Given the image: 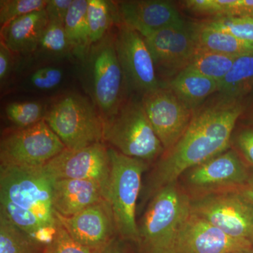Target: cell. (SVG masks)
I'll list each match as a JSON object with an SVG mask.
<instances>
[{"mask_svg":"<svg viewBox=\"0 0 253 253\" xmlns=\"http://www.w3.org/2000/svg\"><path fill=\"white\" fill-rule=\"evenodd\" d=\"M81 63L84 89L104 121L117 112L125 100L124 76L114 33L111 31L91 44Z\"/></svg>","mask_w":253,"mask_h":253,"instance_id":"cell-4","label":"cell"},{"mask_svg":"<svg viewBox=\"0 0 253 253\" xmlns=\"http://www.w3.org/2000/svg\"><path fill=\"white\" fill-rule=\"evenodd\" d=\"M49 23L45 10L31 13L1 27V42L15 55L29 57Z\"/></svg>","mask_w":253,"mask_h":253,"instance_id":"cell-19","label":"cell"},{"mask_svg":"<svg viewBox=\"0 0 253 253\" xmlns=\"http://www.w3.org/2000/svg\"><path fill=\"white\" fill-rule=\"evenodd\" d=\"M237 58L197 46L188 68L217 82L219 84L229 72Z\"/></svg>","mask_w":253,"mask_h":253,"instance_id":"cell-27","label":"cell"},{"mask_svg":"<svg viewBox=\"0 0 253 253\" xmlns=\"http://www.w3.org/2000/svg\"><path fill=\"white\" fill-rule=\"evenodd\" d=\"M181 2L195 14L214 18L253 17V0H186Z\"/></svg>","mask_w":253,"mask_h":253,"instance_id":"cell-23","label":"cell"},{"mask_svg":"<svg viewBox=\"0 0 253 253\" xmlns=\"http://www.w3.org/2000/svg\"><path fill=\"white\" fill-rule=\"evenodd\" d=\"M48 0H1L0 26H6L23 16L45 9Z\"/></svg>","mask_w":253,"mask_h":253,"instance_id":"cell-31","label":"cell"},{"mask_svg":"<svg viewBox=\"0 0 253 253\" xmlns=\"http://www.w3.org/2000/svg\"><path fill=\"white\" fill-rule=\"evenodd\" d=\"M249 176L244 186L236 191H239L253 202V168H250Z\"/></svg>","mask_w":253,"mask_h":253,"instance_id":"cell-37","label":"cell"},{"mask_svg":"<svg viewBox=\"0 0 253 253\" xmlns=\"http://www.w3.org/2000/svg\"><path fill=\"white\" fill-rule=\"evenodd\" d=\"M97 253H126L121 247V244L118 241L117 237L115 238L104 249Z\"/></svg>","mask_w":253,"mask_h":253,"instance_id":"cell-38","label":"cell"},{"mask_svg":"<svg viewBox=\"0 0 253 253\" xmlns=\"http://www.w3.org/2000/svg\"><path fill=\"white\" fill-rule=\"evenodd\" d=\"M198 47L229 56H239L253 54V43L208 26L206 22L195 23Z\"/></svg>","mask_w":253,"mask_h":253,"instance_id":"cell-21","label":"cell"},{"mask_svg":"<svg viewBox=\"0 0 253 253\" xmlns=\"http://www.w3.org/2000/svg\"><path fill=\"white\" fill-rule=\"evenodd\" d=\"M111 160L109 187L106 201L112 210L117 237L137 244L136 203L141 189L143 174L149 163L123 155L109 148Z\"/></svg>","mask_w":253,"mask_h":253,"instance_id":"cell-5","label":"cell"},{"mask_svg":"<svg viewBox=\"0 0 253 253\" xmlns=\"http://www.w3.org/2000/svg\"><path fill=\"white\" fill-rule=\"evenodd\" d=\"M163 84L170 88L181 101L194 111L209 99L211 95L219 91L217 82L188 67Z\"/></svg>","mask_w":253,"mask_h":253,"instance_id":"cell-20","label":"cell"},{"mask_svg":"<svg viewBox=\"0 0 253 253\" xmlns=\"http://www.w3.org/2000/svg\"><path fill=\"white\" fill-rule=\"evenodd\" d=\"M73 56L72 50L65 32L64 25L50 22L38 47L28 59L40 61H54Z\"/></svg>","mask_w":253,"mask_h":253,"instance_id":"cell-25","label":"cell"},{"mask_svg":"<svg viewBox=\"0 0 253 253\" xmlns=\"http://www.w3.org/2000/svg\"><path fill=\"white\" fill-rule=\"evenodd\" d=\"M89 0H73L64 23V29L73 56L80 61L84 59L91 45L88 26Z\"/></svg>","mask_w":253,"mask_h":253,"instance_id":"cell-22","label":"cell"},{"mask_svg":"<svg viewBox=\"0 0 253 253\" xmlns=\"http://www.w3.org/2000/svg\"><path fill=\"white\" fill-rule=\"evenodd\" d=\"M206 23L219 31L253 43V17L214 18Z\"/></svg>","mask_w":253,"mask_h":253,"instance_id":"cell-32","label":"cell"},{"mask_svg":"<svg viewBox=\"0 0 253 253\" xmlns=\"http://www.w3.org/2000/svg\"><path fill=\"white\" fill-rule=\"evenodd\" d=\"M250 168L235 149L224 152L186 170L179 181L190 198L235 191L246 184Z\"/></svg>","mask_w":253,"mask_h":253,"instance_id":"cell-8","label":"cell"},{"mask_svg":"<svg viewBox=\"0 0 253 253\" xmlns=\"http://www.w3.org/2000/svg\"><path fill=\"white\" fill-rule=\"evenodd\" d=\"M66 149L45 121L17 128L2 136L0 161L4 166L42 167Z\"/></svg>","mask_w":253,"mask_h":253,"instance_id":"cell-10","label":"cell"},{"mask_svg":"<svg viewBox=\"0 0 253 253\" xmlns=\"http://www.w3.org/2000/svg\"><path fill=\"white\" fill-rule=\"evenodd\" d=\"M52 180L83 179L96 181L107 198L111 160L109 148L104 142L78 150L66 149L42 166Z\"/></svg>","mask_w":253,"mask_h":253,"instance_id":"cell-14","label":"cell"},{"mask_svg":"<svg viewBox=\"0 0 253 253\" xmlns=\"http://www.w3.org/2000/svg\"><path fill=\"white\" fill-rule=\"evenodd\" d=\"M15 66V54L0 42V84L2 89L13 73Z\"/></svg>","mask_w":253,"mask_h":253,"instance_id":"cell-36","label":"cell"},{"mask_svg":"<svg viewBox=\"0 0 253 253\" xmlns=\"http://www.w3.org/2000/svg\"><path fill=\"white\" fill-rule=\"evenodd\" d=\"M42 253H93L73 239L59 221L53 241L44 246Z\"/></svg>","mask_w":253,"mask_h":253,"instance_id":"cell-33","label":"cell"},{"mask_svg":"<svg viewBox=\"0 0 253 253\" xmlns=\"http://www.w3.org/2000/svg\"><path fill=\"white\" fill-rule=\"evenodd\" d=\"M234 253H253V249L249 250H244V251H239Z\"/></svg>","mask_w":253,"mask_h":253,"instance_id":"cell-39","label":"cell"},{"mask_svg":"<svg viewBox=\"0 0 253 253\" xmlns=\"http://www.w3.org/2000/svg\"><path fill=\"white\" fill-rule=\"evenodd\" d=\"M115 33L116 51L124 76L126 89L141 96L162 85L144 38L123 23Z\"/></svg>","mask_w":253,"mask_h":253,"instance_id":"cell-12","label":"cell"},{"mask_svg":"<svg viewBox=\"0 0 253 253\" xmlns=\"http://www.w3.org/2000/svg\"><path fill=\"white\" fill-rule=\"evenodd\" d=\"M234 149L250 168H253V128H245L236 134Z\"/></svg>","mask_w":253,"mask_h":253,"instance_id":"cell-34","label":"cell"},{"mask_svg":"<svg viewBox=\"0 0 253 253\" xmlns=\"http://www.w3.org/2000/svg\"><path fill=\"white\" fill-rule=\"evenodd\" d=\"M120 23L146 38L163 28L186 22L174 3L168 0L116 1Z\"/></svg>","mask_w":253,"mask_h":253,"instance_id":"cell-17","label":"cell"},{"mask_svg":"<svg viewBox=\"0 0 253 253\" xmlns=\"http://www.w3.org/2000/svg\"><path fill=\"white\" fill-rule=\"evenodd\" d=\"M44 120L66 149L104 142L103 118L91 100L78 93L60 96L46 108Z\"/></svg>","mask_w":253,"mask_h":253,"instance_id":"cell-7","label":"cell"},{"mask_svg":"<svg viewBox=\"0 0 253 253\" xmlns=\"http://www.w3.org/2000/svg\"><path fill=\"white\" fill-rule=\"evenodd\" d=\"M191 213V198L179 181L156 191L138 224L139 253H174L178 234Z\"/></svg>","mask_w":253,"mask_h":253,"instance_id":"cell-3","label":"cell"},{"mask_svg":"<svg viewBox=\"0 0 253 253\" xmlns=\"http://www.w3.org/2000/svg\"><path fill=\"white\" fill-rule=\"evenodd\" d=\"M103 141L123 155L147 163L165 152L141 99L124 100L117 112L104 120Z\"/></svg>","mask_w":253,"mask_h":253,"instance_id":"cell-6","label":"cell"},{"mask_svg":"<svg viewBox=\"0 0 253 253\" xmlns=\"http://www.w3.org/2000/svg\"><path fill=\"white\" fill-rule=\"evenodd\" d=\"M52 181L42 166H0V212L44 246L53 241L59 224L51 201Z\"/></svg>","mask_w":253,"mask_h":253,"instance_id":"cell-2","label":"cell"},{"mask_svg":"<svg viewBox=\"0 0 253 253\" xmlns=\"http://www.w3.org/2000/svg\"><path fill=\"white\" fill-rule=\"evenodd\" d=\"M73 0H48L44 10L50 22H56L64 25Z\"/></svg>","mask_w":253,"mask_h":253,"instance_id":"cell-35","label":"cell"},{"mask_svg":"<svg viewBox=\"0 0 253 253\" xmlns=\"http://www.w3.org/2000/svg\"><path fill=\"white\" fill-rule=\"evenodd\" d=\"M253 249L191 212L181 226L174 253H234Z\"/></svg>","mask_w":253,"mask_h":253,"instance_id":"cell-16","label":"cell"},{"mask_svg":"<svg viewBox=\"0 0 253 253\" xmlns=\"http://www.w3.org/2000/svg\"><path fill=\"white\" fill-rule=\"evenodd\" d=\"M244 110L241 100L219 94L195 109L189 127L158 158L146 184L147 198L179 181L190 168L231 148L233 131Z\"/></svg>","mask_w":253,"mask_h":253,"instance_id":"cell-1","label":"cell"},{"mask_svg":"<svg viewBox=\"0 0 253 253\" xmlns=\"http://www.w3.org/2000/svg\"><path fill=\"white\" fill-rule=\"evenodd\" d=\"M86 16L91 44L109 34L114 23H121L116 2L106 0H89Z\"/></svg>","mask_w":253,"mask_h":253,"instance_id":"cell-26","label":"cell"},{"mask_svg":"<svg viewBox=\"0 0 253 253\" xmlns=\"http://www.w3.org/2000/svg\"><path fill=\"white\" fill-rule=\"evenodd\" d=\"M191 211L228 235L253 246V202L239 191L191 198Z\"/></svg>","mask_w":253,"mask_h":253,"instance_id":"cell-9","label":"cell"},{"mask_svg":"<svg viewBox=\"0 0 253 253\" xmlns=\"http://www.w3.org/2000/svg\"><path fill=\"white\" fill-rule=\"evenodd\" d=\"M141 101L165 151L170 149L189 127L194 110L165 84L143 94Z\"/></svg>","mask_w":253,"mask_h":253,"instance_id":"cell-13","label":"cell"},{"mask_svg":"<svg viewBox=\"0 0 253 253\" xmlns=\"http://www.w3.org/2000/svg\"><path fill=\"white\" fill-rule=\"evenodd\" d=\"M55 213L70 236L93 253L99 252L117 237L112 210L106 200L71 217Z\"/></svg>","mask_w":253,"mask_h":253,"instance_id":"cell-15","label":"cell"},{"mask_svg":"<svg viewBox=\"0 0 253 253\" xmlns=\"http://www.w3.org/2000/svg\"><path fill=\"white\" fill-rule=\"evenodd\" d=\"M44 247L0 212V253H42Z\"/></svg>","mask_w":253,"mask_h":253,"instance_id":"cell-28","label":"cell"},{"mask_svg":"<svg viewBox=\"0 0 253 253\" xmlns=\"http://www.w3.org/2000/svg\"><path fill=\"white\" fill-rule=\"evenodd\" d=\"M106 200L97 182L83 179H58L51 184V201L55 212L64 217L78 214Z\"/></svg>","mask_w":253,"mask_h":253,"instance_id":"cell-18","label":"cell"},{"mask_svg":"<svg viewBox=\"0 0 253 253\" xmlns=\"http://www.w3.org/2000/svg\"><path fill=\"white\" fill-rule=\"evenodd\" d=\"M253 87V54L239 56L229 72L219 83L218 93L234 99H242Z\"/></svg>","mask_w":253,"mask_h":253,"instance_id":"cell-24","label":"cell"},{"mask_svg":"<svg viewBox=\"0 0 253 253\" xmlns=\"http://www.w3.org/2000/svg\"><path fill=\"white\" fill-rule=\"evenodd\" d=\"M144 38L154 59L158 77L166 81L164 83L188 67L197 47L195 23L186 21Z\"/></svg>","mask_w":253,"mask_h":253,"instance_id":"cell-11","label":"cell"},{"mask_svg":"<svg viewBox=\"0 0 253 253\" xmlns=\"http://www.w3.org/2000/svg\"><path fill=\"white\" fill-rule=\"evenodd\" d=\"M64 73L62 68L46 66L31 73L23 83L25 90L46 91L54 90L63 83Z\"/></svg>","mask_w":253,"mask_h":253,"instance_id":"cell-30","label":"cell"},{"mask_svg":"<svg viewBox=\"0 0 253 253\" xmlns=\"http://www.w3.org/2000/svg\"><path fill=\"white\" fill-rule=\"evenodd\" d=\"M46 108L40 101L13 102L7 104L5 112L8 119L18 128H25L43 121Z\"/></svg>","mask_w":253,"mask_h":253,"instance_id":"cell-29","label":"cell"}]
</instances>
